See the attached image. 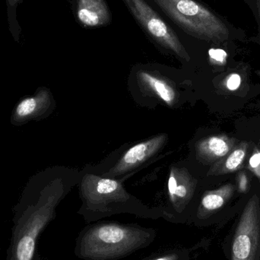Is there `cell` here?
Segmentation results:
<instances>
[{
	"label": "cell",
	"mask_w": 260,
	"mask_h": 260,
	"mask_svg": "<svg viewBox=\"0 0 260 260\" xmlns=\"http://www.w3.org/2000/svg\"><path fill=\"white\" fill-rule=\"evenodd\" d=\"M197 182L186 168L172 167L168 183L171 207L165 211L163 218L170 222L189 224V206L197 189Z\"/></svg>",
	"instance_id": "52a82bcc"
},
{
	"label": "cell",
	"mask_w": 260,
	"mask_h": 260,
	"mask_svg": "<svg viewBox=\"0 0 260 260\" xmlns=\"http://www.w3.org/2000/svg\"><path fill=\"white\" fill-rule=\"evenodd\" d=\"M83 206L79 214L87 223L94 222L105 217L122 212L136 214L145 218L156 219L163 217L160 209H149L133 203L121 182L104 178L94 174H86L82 185Z\"/></svg>",
	"instance_id": "3957f363"
},
{
	"label": "cell",
	"mask_w": 260,
	"mask_h": 260,
	"mask_svg": "<svg viewBox=\"0 0 260 260\" xmlns=\"http://www.w3.org/2000/svg\"><path fill=\"white\" fill-rule=\"evenodd\" d=\"M157 231L136 224L103 221L84 228L78 235L74 253L82 260H119L149 247Z\"/></svg>",
	"instance_id": "7a4b0ae2"
},
{
	"label": "cell",
	"mask_w": 260,
	"mask_h": 260,
	"mask_svg": "<svg viewBox=\"0 0 260 260\" xmlns=\"http://www.w3.org/2000/svg\"><path fill=\"white\" fill-rule=\"evenodd\" d=\"M211 62L215 65H224L226 62L225 52L219 49H211L209 52Z\"/></svg>",
	"instance_id": "d6986e66"
},
{
	"label": "cell",
	"mask_w": 260,
	"mask_h": 260,
	"mask_svg": "<svg viewBox=\"0 0 260 260\" xmlns=\"http://www.w3.org/2000/svg\"><path fill=\"white\" fill-rule=\"evenodd\" d=\"M41 171L29 178L12 209V235L6 260H35L40 236L56 217L58 205L65 197L59 177Z\"/></svg>",
	"instance_id": "6da1fadb"
},
{
	"label": "cell",
	"mask_w": 260,
	"mask_h": 260,
	"mask_svg": "<svg viewBox=\"0 0 260 260\" xmlns=\"http://www.w3.org/2000/svg\"><path fill=\"white\" fill-rule=\"evenodd\" d=\"M235 192V186L232 183L206 191L192 211L189 224L200 228L223 225L226 221L223 212H225Z\"/></svg>",
	"instance_id": "ba28073f"
},
{
	"label": "cell",
	"mask_w": 260,
	"mask_h": 260,
	"mask_svg": "<svg viewBox=\"0 0 260 260\" xmlns=\"http://www.w3.org/2000/svg\"><path fill=\"white\" fill-rule=\"evenodd\" d=\"M235 138L225 134L208 136L199 141L196 145L197 156L200 161L215 163L229 154L238 143Z\"/></svg>",
	"instance_id": "8fae6325"
},
{
	"label": "cell",
	"mask_w": 260,
	"mask_h": 260,
	"mask_svg": "<svg viewBox=\"0 0 260 260\" xmlns=\"http://www.w3.org/2000/svg\"><path fill=\"white\" fill-rule=\"evenodd\" d=\"M256 9H257L258 15L260 20V0H256Z\"/></svg>",
	"instance_id": "7402d4cb"
},
{
	"label": "cell",
	"mask_w": 260,
	"mask_h": 260,
	"mask_svg": "<svg viewBox=\"0 0 260 260\" xmlns=\"http://www.w3.org/2000/svg\"><path fill=\"white\" fill-rule=\"evenodd\" d=\"M78 19L86 27H101L109 24L111 13L105 0H77Z\"/></svg>",
	"instance_id": "7c38bea8"
},
{
	"label": "cell",
	"mask_w": 260,
	"mask_h": 260,
	"mask_svg": "<svg viewBox=\"0 0 260 260\" xmlns=\"http://www.w3.org/2000/svg\"><path fill=\"white\" fill-rule=\"evenodd\" d=\"M190 249L184 247L168 249L151 255L143 260H192Z\"/></svg>",
	"instance_id": "2e32d148"
},
{
	"label": "cell",
	"mask_w": 260,
	"mask_h": 260,
	"mask_svg": "<svg viewBox=\"0 0 260 260\" xmlns=\"http://www.w3.org/2000/svg\"><path fill=\"white\" fill-rule=\"evenodd\" d=\"M23 2L24 0H6L9 32L12 39L16 43H19L21 34V27L17 18V9Z\"/></svg>",
	"instance_id": "9a60e30c"
},
{
	"label": "cell",
	"mask_w": 260,
	"mask_h": 260,
	"mask_svg": "<svg viewBox=\"0 0 260 260\" xmlns=\"http://www.w3.org/2000/svg\"><path fill=\"white\" fill-rule=\"evenodd\" d=\"M248 168L260 180V149L254 148L249 160Z\"/></svg>",
	"instance_id": "ac0fdd59"
},
{
	"label": "cell",
	"mask_w": 260,
	"mask_h": 260,
	"mask_svg": "<svg viewBox=\"0 0 260 260\" xmlns=\"http://www.w3.org/2000/svg\"><path fill=\"white\" fill-rule=\"evenodd\" d=\"M180 28L191 36L213 43L229 39L230 30L222 18L196 0H153Z\"/></svg>",
	"instance_id": "277c9868"
},
{
	"label": "cell",
	"mask_w": 260,
	"mask_h": 260,
	"mask_svg": "<svg viewBox=\"0 0 260 260\" xmlns=\"http://www.w3.org/2000/svg\"><path fill=\"white\" fill-rule=\"evenodd\" d=\"M237 191L240 194H247L250 189V180L245 171H240L236 177Z\"/></svg>",
	"instance_id": "e0dca14e"
},
{
	"label": "cell",
	"mask_w": 260,
	"mask_h": 260,
	"mask_svg": "<svg viewBox=\"0 0 260 260\" xmlns=\"http://www.w3.org/2000/svg\"><path fill=\"white\" fill-rule=\"evenodd\" d=\"M123 1L135 19L154 41L171 50L179 57L186 61L190 59L177 34L145 0Z\"/></svg>",
	"instance_id": "8992f818"
},
{
	"label": "cell",
	"mask_w": 260,
	"mask_h": 260,
	"mask_svg": "<svg viewBox=\"0 0 260 260\" xmlns=\"http://www.w3.org/2000/svg\"><path fill=\"white\" fill-rule=\"evenodd\" d=\"M139 83L145 89L157 96L168 106L172 107L177 99L174 87L165 79L146 71H139L137 74Z\"/></svg>",
	"instance_id": "5bb4252c"
},
{
	"label": "cell",
	"mask_w": 260,
	"mask_h": 260,
	"mask_svg": "<svg viewBox=\"0 0 260 260\" xmlns=\"http://www.w3.org/2000/svg\"><path fill=\"white\" fill-rule=\"evenodd\" d=\"M35 260H47L44 259L43 256H41V254H40L39 253H38V251L37 252L36 256H35Z\"/></svg>",
	"instance_id": "44dd1931"
},
{
	"label": "cell",
	"mask_w": 260,
	"mask_h": 260,
	"mask_svg": "<svg viewBox=\"0 0 260 260\" xmlns=\"http://www.w3.org/2000/svg\"><path fill=\"white\" fill-rule=\"evenodd\" d=\"M168 135L160 134L145 142L136 144L128 149L107 175H121L136 169L157 154L166 143Z\"/></svg>",
	"instance_id": "30bf717a"
},
{
	"label": "cell",
	"mask_w": 260,
	"mask_h": 260,
	"mask_svg": "<svg viewBox=\"0 0 260 260\" xmlns=\"http://www.w3.org/2000/svg\"><path fill=\"white\" fill-rule=\"evenodd\" d=\"M55 108L51 91L47 87H38L32 95L18 101L12 111L10 123L21 126L32 121H41L49 117Z\"/></svg>",
	"instance_id": "9c48e42d"
},
{
	"label": "cell",
	"mask_w": 260,
	"mask_h": 260,
	"mask_svg": "<svg viewBox=\"0 0 260 260\" xmlns=\"http://www.w3.org/2000/svg\"><path fill=\"white\" fill-rule=\"evenodd\" d=\"M227 260H260V198L246 202L221 244Z\"/></svg>",
	"instance_id": "5b68a950"
},
{
	"label": "cell",
	"mask_w": 260,
	"mask_h": 260,
	"mask_svg": "<svg viewBox=\"0 0 260 260\" xmlns=\"http://www.w3.org/2000/svg\"><path fill=\"white\" fill-rule=\"evenodd\" d=\"M249 146L250 145L246 141L238 142L229 154L212 165L207 175H226L240 171L244 167Z\"/></svg>",
	"instance_id": "4fadbf2b"
},
{
	"label": "cell",
	"mask_w": 260,
	"mask_h": 260,
	"mask_svg": "<svg viewBox=\"0 0 260 260\" xmlns=\"http://www.w3.org/2000/svg\"><path fill=\"white\" fill-rule=\"evenodd\" d=\"M241 77L238 73H232L227 76L224 80V85L229 91H236L241 86Z\"/></svg>",
	"instance_id": "ffe728a7"
}]
</instances>
